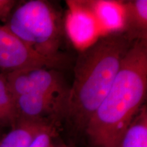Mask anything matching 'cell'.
<instances>
[{"mask_svg": "<svg viewBox=\"0 0 147 147\" xmlns=\"http://www.w3.org/2000/svg\"><path fill=\"white\" fill-rule=\"evenodd\" d=\"M16 2L14 0H0V21L4 22V24L6 23L15 8Z\"/></svg>", "mask_w": 147, "mask_h": 147, "instance_id": "obj_13", "label": "cell"}, {"mask_svg": "<svg viewBox=\"0 0 147 147\" xmlns=\"http://www.w3.org/2000/svg\"><path fill=\"white\" fill-rule=\"evenodd\" d=\"M4 74L14 98L29 93L68 96L69 87L56 69L34 67Z\"/></svg>", "mask_w": 147, "mask_h": 147, "instance_id": "obj_4", "label": "cell"}, {"mask_svg": "<svg viewBox=\"0 0 147 147\" xmlns=\"http://www.w3.org/2000/svg\"><path fill=\"white\" fill-rule=\"evenodd\" d=\"M67 101V96L37 93L20 95L15 98L18 121H44L55 123L65 119Z\"/></svg>", "mask_w": 147, "mask_h": 147, "instance_id": "obj_6", "label": "cell"}, {"mask_svg": "<svg viewBox=\"0 0 147 147\" xmlns=\"http://www.w3.org/2000/svg\"><path fill=\"white\" fill-rule=\"evenodd\" d=\"M18 121L15 98L9 89L4 73H0V127H14Z\"/></svg>", "mask_w": 147, "mask_h": 147, "instance_id": "obj_10", "label": "cell"}, {"mask_svg": "<svg viewBox=\"0 0 147 147\" xmlns=\"http://www.w3.org/2000/svg\"><path fill=\"white\" fill-rule=\"evenodd\" d=\"M29 147H74L57 139L55 124L42 129L33 138Z\"/></svg>", "mask_w": 147, "mask_h": 147, "instance_id": "obj_12", "label": "cell"}, {"mask_svg": "<svg viewBox=\"0 0 147 147\" xmlns=\"http://www.w3.org/2000/svg\"><path fill=\"white\" fill-rule=\"evenodd\" d=\"M117 147H147V108L144 105L122 136Z\"/></svg>", "mask_w": 147, "mask_h": 147, "instance_id": "obj_9", "label": "cell"}, {"mask_svg": "<svg viewBox=\"0 0 147 147\" xmlns=\"http://www.w3.org/2000/svg\"><path fill=\"white\" fill-rule=\"evenodd\" d=\"M147 92V40H136L84 132L96 147H117L144 106Z\"/></svg>", "mask_w": 147, "mask_h": 147, "instance_id": "obj_1", "label": "cell"}, {"mask_svg": "<svg viewBox=\"0 0 147 147\" xmlns=\"http://www.w3.org/2000/svg\"><path fill=\"white\" fill-rule=\"evenodd\" d=\"M0 128H1V127H0ZM1 137H2V136H1V132H0V140H1Z\"/></svg>", "mask_w": 147, "mask_h": 147, "instance_id": "obj_14", "label": "cell"}, {"mask_svg": "<svg viewBox=\"0 0 147 147\" xmlns=\"http://www.w3.org/2000/svg\"><path fill=\"white\" fill-rule=\"evenodd\" d=\"M87 8L91 14L99 18L100 21L104 25L109 28H115L119 27L121 23L122 27V12L121 5L119 9H117L119 2L114 3L111 1H90L85 2Z\"/></svg>", "mask_w": 147, "mask_h": 147, "instance_id": "obj_11", "label": "cell"}, {"mask_svg": "<svg viewBox=\"0 0 147 147\" xmlns=\"http://www.w3.org/2000/svg\"><path fill=\"white\" fill-rule=\"evenodd\" d=\"M133 43L123 32L110 33L79 54L65 115V119L76 130L84 131Z\"/></svg>", "mask_w": 147, "mask_h": 147, "instance_id": "obj_2", "label": "cell"}, {"mask_svg": "<svg viewBox=\"0 0 147 147\" xmlns=\"http://www.w3.org/2000/svg\"><path fill=\"white\" fill-rule=\"evenodd\" d=\"M120 5L123 33L132 42L147 40L146 0H130Z\"/></svg>", "mask_w": 147, "mask_h": 147, "instance_id": "obj_7", "label": "cell"}, {"mask_svg": "<svg viewBox=\"0 0 147 147\" xmlns=\"http://www.w3.org/2000/svg\"><path fill=\"white\" fill-rule=\"evenodd\" d=\"M53 123L44 121L18 120L10 131L1 137L0 147H29L36 135Z\"/></svg>", "mask_w": 147, "mask_h": 147, "instance_id": "obj_8", "label": "cell"}, {"mask_svg": "<svg viewBox=\"0 0 147 147\" xmlns=\"http://www.w3.org/2000/svg\"><path fill=\"white\" fill-rule=\"evenodd\" d=\"M63 59L42 56L14 34L5 25H0V69L3 73L34 67L57 69Z\"/></svg>", "mask_w": 147, "mask_h": 147, "instance_id": "obj_5", "label": "cell"}, {"mask_svg": "<svg viewBox=\"0 0 147 147\" xmlns=\"http://www.w3.org/2000/svg\"><path fill=\"white\" fill-rule=\"evenodd\" d=\"M4 25L39 55L63 59L59 52L60 16L51 3L43 0L25 1L14 9Z\"/></svg>", "mask_w": 147, "mask_h": 147, "instance_id": "obj_3", "label": "cell"}]
</instances>
